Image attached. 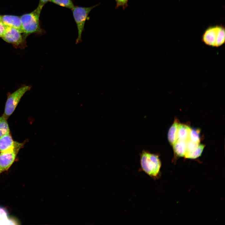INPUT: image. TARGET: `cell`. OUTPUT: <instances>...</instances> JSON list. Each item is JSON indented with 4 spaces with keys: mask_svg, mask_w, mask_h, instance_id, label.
<instances>
[{
    "mask_svg": "<svg viewBox=\"0 0 225 225\" xmlns=\"http://www.w3.org/2000/svg\"><path fill=\"white\" fill-rule=\"evenodd\" d=\"M190 128L185 124L179 123L177 131V140L187 141L189 139Z\"/></svg>",
    "mask_w": 225,
    "mask_h": 225,
    "instance_id": "11",
    "label": "cell"
},
{
    "mask_svg": "<svg viewBox=\"0 0 225 225\" xmlns=\"http://www.w3.org/2000/svg\"><path fill=\"white\" fill-rule=\"evenodd\" d=\"M49 2L71 10L74 7L72 0H50Z\"/></svg>",
    "mask_w": 225,
    "mask_h": 225,
    "instance_id": "16",
    "label": "cell"
},
{
    "mask_svg": "<svg viewBox=\"0 0 225 225\" xmlns=\"http://www.w3.org/2000/svg\"><path fill=\"white\" fill-rule=\"evenodd\" d=\"M7 119L3 115L0 117V137L10 133V131Z\"/></svg>",
    "mask_w": 225,
    "mask_h": 225,
    "instance_id": "14",
    "label": "cell"
},
{
    "mask_svg": "<svg viewBox=\"0 0 225 225\" xmlns=\"http://www.w3.org/2000/svg\"><path fill=\"white\" fill-rule=\"evenodd\" d=\"M174 152L178 157H184L187 152L186 141L177 140L172 145Z\"/></svg>",
    "mask_w": 225,
    "mask_h": 225,
    "instance_id": "10",
    "label": "cell"
},
{
    "mask_svg": "<svg viewBox=\"0 0 225 225\" xmlns=\"http://www.w3.org/2000/svg\"><path fill=\"white\" fill-rule=\"evenodd\" d=\"M179 123L178 120L175 119L169 130L168 139L171 145H172L177 140L178 128Z\"/></svg>",
    "mask_w": 225,
    "mask_h": 225,
    "instance_id": "12",
    "label": "cell"
},
{
    "mask_svg": "<svg viewBox=\"0 0 225 225\" xmlns=\"http://www.w3.org/2000/svg\"><path fill=\"white\" fill-rule=\"evenodd\" d=\"M205 146L202 144H199L197 148L191 152L187 154L185 158L194 159L199 157L202 154Z\"/></svg>",
    "mask_w": 225,
    "mask_h": 225,
    "instance_id": "15",
    "label": "cell"
},
{
    "mask_svg": "<svg viewBox=\"0 0 225 225\" xmlns=\"http://www.w3.org/2000/svg\"><path fill=\"white\" fill-rule=\"evenodd\" d=\"M17 29L8 27L2 38L6 42L12 44L15 48H23L25 45L26 37Z\"/></svg>",
    "mask_w": 225,
    "mask_h": 225,
    "instance_id": "7",
    "label": "cell"
},
{
    "mask_svg": "<svg viewBox=\"0 0 225 225\" xmlns=\"http://www.w3.org/2000/svg\"><path fill=\"white\" fill-rule=\"evenodd\" d=\"M50 1V0H39L38 7L42 9L44 6Z\"/></svg>",
    "mask_w": 225,
    "mask_h": 225,
    "instance_id": "21",
    "label": "cell"
},
{
    "mask_svg": "<svg viewBox=\"0 0 225 225\" xmlns=\"http://www.w3.org/2000/svg\"><path fill=\"white\" fill-rule=\"evenodd\" d=\"M200 130L192 129L189 134V139L194 142L199 143L200 142Z\"/></svg>",
    "mask_w": 225,
    "mask_h": 225,
    "instance_id": "17",
    "label": "cell"
},
{
    "mask_svg": "<svg viewBox=\"0 0 225 225\" xmlns=\"http://www.w3.org/2000/svg\"><path fill=\"white\" fill-rule=\"evenodd\" d=\"M1 16V21L7 26L15 28L23 33L20 16L9 15Z\"/></svg>",
    "mask_w": 225,
    "mask_h": 225,
    "instance_id": "8",
    "label": "cell"
},
{
    "mask_svg": "<svg viewBox=\"0 0 225 225\" xmlns=\"http://www.w3.org/2000/svg\"><path fill=\"white\" fill-rule=\"evenodd\" d=\"M42 9L38 7L32 12L20 16L23 33L26 37L32 33L41 35L45 33L40 25V16Z\"/></svg>",
    "mask_w": 225,
    "mask_h": 225,
    "instance_id": "2",
    "label": "cell"
},
{
    "mask_svg": "<svg viewBox=\"0 0 225 225\" xmlns=\"http://www.w3.org/2000/svg\"><path fill=\"white\" fill-rule=\"evenodd\" d=\"M31 88L30 85L23 86L8 96L2 115L4 117L8 119L12 114L22 98Z\"/></svg>",
    "mask_w": 225,
    "mask_h": 225,
    "instance_id": "5",
    "label": "cell"
},
{
    "mask_svg": "<svg viewBox=\"0 0 225 225\" xmlns=\"http://www.w3.org/2000/svg\"><path fill=\"white\" fill-rule=\"evenodd\" d=\"M16 222L13 219L9 218L7 210L4 208L0 207V225L14 224Z\"/></svg>",
    "mask_w": 225,
    "mask_h": 225,
    "instance_id": "13",
    "label": "cell"
},
{
    "mask_svg": "<svg viewBox=\"0 0 225 225\" xmlns=\"http://www.w3.org/2000/svg\"><path fill=\"white\" fill-rule=\"evenodd\" d=\"M0 20H1V16H0Z\"/></svg>",
    "mask_w": 225,
    "mask_h": 225,
    "instance_id": "22",
    "label": "cell"
},
{
    "mask_svg": "<svg viewBox=\"0 0 225 225\" xmlns=\"http://www.w3.org/2000/svg\"><path fill=\"white\" fill-rule=\"evenodd\" d=\"M98 4L89 7L74 6L71 10L78 31V36L76 44H78L82 41V33L84 30L86 21L89 18L88 15L91 11Z\"/></svg>",
    "mask_w": 225,
    "mask_h": 225,
    "instance_id": "4",
    "label": "cell"
},
{
    "mask_svg": "<svg viewBox=\"0 0 225 225\" xmlns=\"http://www.w3.org/2000/svg\"><path fill=\"white\" fill-rule=\"evenodd\" d=\"M8 27H7L1 20H0V37L1 38L5 33Z\"/></svg>",
    "mask_w": 225,
    "mask_h": 225,
    "instance_id": "20",
    "label": "cell"
},
{
    "mask_svg": "<svg viewBox=\"0 0 225 225\" xmlns=\"http://www.w3.org/2000/svg\"><path fill=\"white\" fill-rule=\"evenodd\" d=\"M202 40L206 44L213 47L222 45L225 42L224 28L219 26L208 28L203 34Z\"/></svg>",
    "mask_w": 225,
    "mask_h": 225,
    "instance_id": "3",
    "label": "cell"
},
{
    "mask_svg": "<svg viewBox=\"0 0 225 225\" xmlns=\"http://www.w3.org/2000/svg\"><path fill=\"white\" fill-rule=\"evenodd\" d=\"M140 170L154 180L161 176V162L159 156L143 150L140 154Z\"/></svg>",
    "mask_w": 225,
    "mask_h": 225,
    "instance_id": "1",
    "label": "cell"
},
{
    "mask_svg": "<svg viewBox=\"0 0 225 225\" xmlns=\"http://www.w3.org/2000/svg\"><path fill=\"white\" fill-rule=\"evenodd\" d=\"M186 142L187 152L185 156L196 149L199 143L193 142L189 139Z\"/></svg>",
    "mask_w": 225,
    "mask_h": 225,
    "instance_id": "18",
    "label": "cell"
},
{
    "mask_svg": "<svg viewBox=\"0 0 225 225\" xmlns=\"http://www.w3.org/2000/svg\"><path fill=\"white\" fill-rule=\"evenodd\" d=\"M116 5L115 7L116 9L119 7H122L124 10L128 6V0H115Z\"/></svg>",
    "mask_w": 225,
    "mask_h": 225,
    "instance_id": "19",
    "label": "cell"
},
{
    "mask_svg": "<svg viewBox=\"0 0 225 225\" xmlns=\"http://www.w3.org/2000/svg\"><path fill=\"white\" fill-rule=\"evenodd\" d=\"M18 142L14 141L10 133L0 137V152L6 151L14 148Z\"/></svg>",
    "mask_w": 225,
    "mask_h": 225,
    "instance_id": "9",
    "label": "cell"
},
{
    "mask_svg": "<svg viewBox=\"0 0 225 225\" xmlns=\"http://www.w3.org/2000/svg\"><path fill=\"white\" fill-rule=\"evenodd\" d=\"M24 145L23 143L18 142L13 149L0 152V173L7 171L15 161L20 149Z\"/></svg>",
    "mask_w": 225,
    "mask_h": 225,
    "instance_id": "6",
    "label": "cell"
}]
</instances>
